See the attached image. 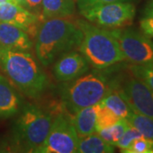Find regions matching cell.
Wrapping results in <instances>:
<instances>
[{"label": "cell", "instance_id": "cell-1", "mask_svg": "<svg viewBox=\"0 0 153 153\" xmlns=\"http://www.w3.org/2000/svg\"><path fill=\"white\" fill-rule=\"evenodd\" d=\"M82 37L80 27L66 18L44 21L36 37L37 59L43 66H49L61 55L79 48Z\"/></svg>", "mask_w": 153, "mask_h": 153}, {"label": "cell", "instance_id": "cell-2", "mask_svg": "<svg viewBox=\"0 0 153 153\" xmlns=\"http://www.w3.org/2000/svg\"><path fill=\"white\" fill-rule=\"evenodd\" d=\"M0 68L30 98H38L49 87L48 76L29 51L0 48Z\"/></svg>", "mask_w": 153, "mask_h": 153}, {"label": "cell", "instance_id": "cell-3", "mask_svg": "<svg viewBox=\"0 0 153 153\" xmlns=\"http://www.w3.org/2000/svg\"><path fill=\"white\" fill-rule=\"evenodd\" d=\"M116 82L110 80L104 73L93 71L83 74L64 85L61 89V100L70 113L99 104L102 99L114 89Z\"/></svg>", "mask_w": 153, "mask_h": 153}, {"label": "cell", "instance_id": "cell-4", "mask_svg": "<svg viewBox=\"0 0 153 153\" xmlns=\"http://www.w3.org/2000/svg\"><path fill=\"white\" fill-rule=\"evenodd\" d=\"M78 26L83 33L79 50L90 66L97 70H104L126 60L118 43L109 30L86 22H80Z\"/></svg>", "mask_w": 153, "mask_h": 153}, {"label": "cell", "instance_id": "cell-5", "mask_svg": "<svg viewBox=\"0 0 153 153\" xmlns=\"http://www.w3.org/2000/svg\"><path fill=\"white\" fill-rule=\"evenodd\" d=\"M54 117L38 105L27 104L13 130L14 144L22 152H36L49 134Z\"/></svg>", "mask_w": 153, "mask_h": 153}, {"label": "cell", "instance_id": "cell-6", "mask_svg": "<svg viewBox=\"0 0 153 153\" xmlns=\"http://www.w3.org/2000/svg\"><path fill=\"white\" fill-rule=\"evenodd\" d=\"M88 22L105 29H117L131 25L135 16V6L128 2L99 4L80 11Z\"/></svg>", "mask_w": 153, "mask_h": 153}, {"label": "cell", "instance_id": "cell-7", "mask_svg": "<svg viewBox=\"0 0 153 153\" xmlns=\"http://www.w3.org/2000/svg\"><path fill=\"white\" fill-rule=\"evenodd\" d=\"M79 138L72 119L61 112L53 118L49 134L37 153H76Z\"/></svg>", "mask_w": 153, "mask_h": 153}, {"label": "cell", "instance_id": "cell-8", "mask_svg": "<svg viewBox=\"0 0 153 153\" xmlns=\"http://www.w3.org/2000/svg\"><path fill=\"white\" fill-rule=\"evenodd\" d=\"M125 60L132 64L153 62V42L150 38L133 29H111Z\"/></svg>", "mask_w": 153, "mask_h": 153}, {"label": "cell", "instance_id": "cell-9", "mask_svg": "<svg viewBox=\"0 0 153 153\" xmlns=\"http://www.w3.org/2000/svg\"><path fill=\"white\" fill-rule=\"evenodd\" d=\"M117 89L134 112L153 119V90L134 76L123 82H116Z\"/></svg>", "mask_w": 153, "mask_h": 153}, {"label": "cell", "instance_id": "cell-10", "mask_svg": "<svg viewBox=\"0 0 153 153\" xmlns=\"http://www.w3.org/2000/svg\"><path fill=\"white\" fill-rule=\"evenodd\" d=\"M53 67L55 77L60 82H70L89 71L86 58L76 51H70L61 55Z\"/></svg>", "mask_w": 153, "mask_h": 153}, {"label": "cell", "instance_id": "cell-11", "mask_svg": "<svg viewBox=\"0 0 153 153\" xmlns=\"http://www.w3.org/2000/svg\"><path fill=\"white\" fill-rule=\"evenodd\" d=\"M38 21L37 16L17 4L12 2L0 4V22L17 26L27 33Z\"/></svg>", "mask_w": 153, "mask_h": 153}, {"label": "cell", "instance_id": "cell-12", "mask_svg": "<svg viewBox=\"0 0 153 153\" xmlns=\"http://www.w3.org/2000/svg\"><path fill=\"white\" fill-rule=\"evenodd\" d=\"M0 48L29 51L33 42L27 33L17 26L0 22Z\"/></svg>", "mask_w": 153, "mask_h": 153}, {"label": "cell", "instance_id": "cell-13", "mask_svg": "<svg viewBox=\"0 0 153 153\" xmlns=\"http://www.w3.org/2000/svg\"><path fill=\"white\" fill-rule=\"evenodd\" d=\"M21 106V98L5 76L0 74V118L16 115Z\"/></svg>", "mask_w": 153, "mask_h": 153}, {"label": "cell", "instance_id": "cell-14", "mask_svg": "<svg viewBox=\"0 0 153 153\" xmlns=\"http://www.w3.org/2000/svg\"><path fill=\"white\" fill-rule=\"evenodd\" d=\"M99 104L88 106L77 111L71 118L78 138L95 133L96 117Z\"/></svg>", "mask_w": 153, "mask_h": 153}, {"label": "cell", "instance_id": "cell-15", "mask_svg": "<svg viewBox=\"0 0 153 153\" xmlns=\"http://www.w3.org/2000/svg\"><path fill=\"white\" fill-rule=\"evenodd\" d=\"M76 10L74 0H43L40 21L44 22L55 18H66Z\"/></svg>", "mask_w": 153, "mask_h": 153}, {"label": "cell", "instance_id": "cell-16", "mask_svg": "<svg viewBox=\"0 0 153 153\" xmlns=\"http://www.w3.org/2000/svg\"><path fill=\"white\" fill-rule=\"evenodd\" d=\"M115 146L104 140L97 133L79 138L76 153H111Z\"/></svg>", "mask_w": 153, "mask_h": 153}, {"label": "cell", "instance_id": "cell-17", "mask_svg": "<svg viewBox=\"0 0 153 153\" xmlns=\"http://www.w3.org/2000/svg\"><path fill=\"white\" fill-rule=\"evenodd\" d=\"M100 103L113 111L121 118L126 119L133 111L125 100L115 88L111 90Z\"/></svg>", "mask_w": 153, "mask_h": 153}, {"label": "cell", "instance_id": "cell-18", "mask_svg": "<svg viewBox=\"0 0 153 153\" xmlns=\"http://www.w3.org/2000/svg\"><path fill=\"white\" fill-rule=\"evenodd\" d=\"M128 123L134 127L143 137L153 140V119L146 116L132 111L126 118Z\"/></svg>", "mask_w": 153, "mask_h": 153}, {"label": "cell", "instance_id": "cell-19", "mask_svg": "<svg viewBox=\"0 0 153 153\" xmlns=\"http://www.w3.org/2000/svg\"><path fill=\"white\" fill-rule=\"evenodd\" d=\"M129 123L125 118H121L114 125L108 127L106 128H103L97 133L104 140L108 142L111 145L116 146L117 143L123 136V133L125 132Z\"/></svg>", "mask_w": 153, "mask_h": 153}, {"label": "cell", "instance_id": "cell-20", "mask_svg": "<svg viewBox=\"0 0 153 153\" xmlns=\"http://www.w3.org/2000/svg\"><path fill=\"white\" fill-rule=\"evenodd\" d=\"M121 117L115 114L113 111L108 109L104 105L99 103L97 117H96V125H95V133H98L100 130L106 128L108 127L114 125Z\"/></svg>", "mask_w": 153, "mask_h": 153}, {"label": "cell", "instance_id": "cell-21", "mask_svg": "<svg viewBox=\"0 0 153 153\" xmlns=\"http://www.w3.org/2000/svg\"><path fill=\"white\" fill-rule=\"evenodd\" d=\"M133 76L145 82L153 90V62L146 64H133L129 66Z\"/></svg>", "mask_w": 153, "mask_h": 153}, {"label": "cell", "instance_id": "cell-22", "mask_svg": "<svg viewBox=\"0 0 153 153\" xmlns=\"http://www.w3.org/2000/svg\"><path fill=\"white\" fill-rule=\"evenodd\" d=\"M125 153H153V140L140 137L134 140L129 147L125 150Z\"/></svg>", "mask_w": 153, "mask_h": 153}, {"label": "cell", "instance_id": "cell-23", "mask_svg": "<svg viewBox=\"0 0 153 153\" xmlns=\"http://www.w3.org/2000/svg\"><path fill=\"white\" fill-rule=\"evenodd\" d=\"M140 137H142V134L138 131L134 127H133L129 124L125 132L123 133V136L121 137L118 142L117 143L116 146L119 148L122 152H123L125 150L129 147V146L131 145L132 142L134 140H136L138 138H140Z\"/></svg>", "mask_w": 153, "mask_h": 153}, {"label": "cell", "instance_id": "cell-24", "mask_svg": "<svg viewBox=\"0 0 153 153\" xmlns=\"http://www.w3.org/2000/svg\"><path fill=\"white\" fill-rule=\"evenodd\" d=\"M134 1L137 0H77L76 5L79 11L86 10L88 8H91L99 4H109V3H116V2H128L133 3Z\"/></svg>", "mask_w": 153, "mask_h": 153}, {"label": "cell", "instance_id": "cell-25", "mask_svg": "<svg viewBox=\"0 0 153 153\" xmlns=\"http://www.w3.org/2000/svg\"><path fill=\"white\" fill-rule=\"evenodd\" d=\"M140 27L144 35L153 38V17H144L140 22Z\"/></svg>", "mask_w": 153, "mask_h": 153}, {"label": "cell", "instance_id": "cell-26", "mask_svg": "<svg viewBox=\"0 0 153 153\" xmlns=\"http://www.w3.org/2000/svg\"><path fill=\"white\" fill-rule=\"evenodd\" d=\"M27 1V10L37 16L40 21L42 14V1L43 0H26Z\"/></svg>", "mask_w": 153, "mask_h": 153}, {"label": "cell", "instance_id": "cell-27", "mask_svg": "<svg viewBox=\"0 0 153 153\" xmlns=\"http://www.w3.org/2000/svg\"><path fill=\"white\" fill-rule=\"evenodd\" d=\"M143 14L145 17H153V0H149L144 9Z\"/></svg>", "mask_w": 153, "mask_h": 153}, {"label": "cell", "instance_id": "cell-28", "mask_svg": "<svg viewBox=\"0 0 153 153\" xmlns=\"http://www.w3.org/2000/svg\"><path fill=\"white\" fill-rule=\"evenodd\" d=\"M15 4H17L19 5L22 6L27 9V1L26 0H13Z\"/></svg>", "mask_w": 153, "mask_h": 153}, {"label": "cell", "instance_id": "cell-29", "mask_svg": "<svg viewBox=\"0 0 153 153\" xmlns=\"http://www.w3.org/2000/svg\"><path fill=\"white\" fill-rule=\"evenodd\" d=\"M5 2H12V3H14V1H13V0H0V4H2V3H5Z\"/></svg>", "mask_w": 153, "mask_h": 153}]
</instances>
